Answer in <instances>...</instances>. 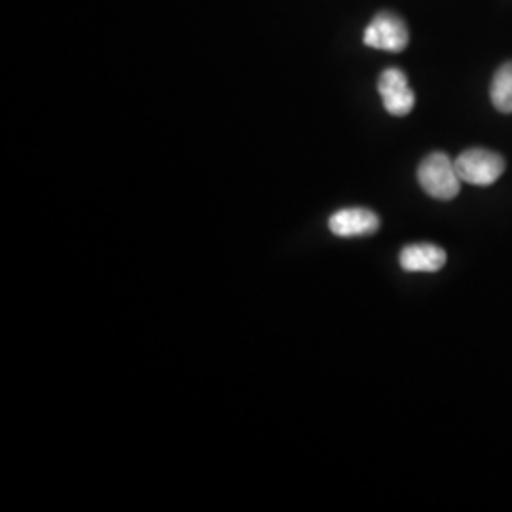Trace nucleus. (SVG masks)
Returning a JSON list of instances; mask_svg holds the SVG:
<instances>
[{
    "instance_id": "1",
    "label": "nucleus",
    "mask_w": 512,
    "mask_h": 512,
    "mask_svg": "<svg viewBox=\"0 0 512 512\" xmlns=\"http://www.w3.org/2000/svg\"><path fill=\"white\" fill-rule=\"evenodd\" d=\"M418 181L421 188L425 190V194L442 202L454 200L461 188V179L456 171V165L442 152H433L421 162Z\"/></svg>"
},
{
    "instance_id": "2",
    "label": "nucleus",
    "mask_w": 512,
    "mask_h": 512,
    "mask_svg": "<svg viewBox=\"0 0 512 512\" xmlns=\"http://www.w3.org/2000/svg\"><path fill=\"white\" fill-rule=\"evenodd\" d=\"M461 183L475 186L494 184L505 171V160L492 150L471 148L461 152L454 160Z\"/></svg>"
},
{
    "instance_id": "3",
    "label": "nucleus",
    "mask_w": 512,
    "mask_h": 512,
    "mask_svg": "<svg viewBox=\"0 0 512 512\" xmlns=\"http://www.w3.org/2000/svg\"><path fill=\"white\" fill-rule=\"evenodd\" d=\"M366 46L399 54L408 44V29L403 19L389 12H382L370 21L363 35Z\"/></svg>"
},
{
    "instance_id": "4",
    "label": "nucleus",
    "mask_w": 512,
    "mask_h": 512,
    "mask_svg": "<svg viewBox=\"0 0 512 512\" xmlns=\"http://www.w3.org/2000/svg\"><path fill=\"white\" fill-rule=\"evenodd\" d=\"M378 92L384 107L393 116H406L416 105V95L408 86V78L401 69H387L378 80Z\"/></svg>"
},
{
    "instance_id": "5",
    "label": "nucleus",
    "mask_w": 512,
    "mask_h": 512,
    "mask_svg": "<svg viewBox=\"0 0 512 512\" xmlns=\"http://www.w3.org/2000/svg\"><path fill=\"white\" fill-rule=\"evenodd\" d=\"M330 232L340 238L370 236L380 228V219L376 213L363 207H351L336 211L329 220Z\"/></svg>"
},
{
    "instance_id": "6",
    "label": "nucleus",
    "mask_w": 512,
    "mask_h": 512,
    "mask_svg": "<svg viewBox=\"0 0 512 512\" xmlns=\"http://www.w3.org/2000/svg\"><path fill=\"white\" fill-rule=\"evenodd\" d=\"M446 264V253L429 243L408 245L401 251V266L406 272H439Z\"/></svg>"
},
{
    "instance_id": "7",
    "label": "nucleus",
    "mask_w": 512,
    "mask_h": 512,
    "mask_svg": "<svg viewBox=\"0 0 512 512\" xmlns=\"http://www.w3.org/2000/svg\"><path fill=\"white\" fill-rule=\"evenodd\" d=\"M490 97L497 110L511 114L512 112V61L505 63L492 80Z\"/></svg>"
}]
</instances>
